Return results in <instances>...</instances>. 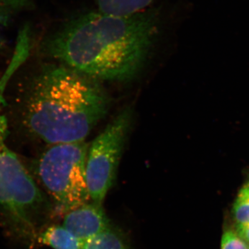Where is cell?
Returning <instances> with one entry per match:
<instances>
[{
    "instance_id": "obj_1",
    "label": "cell",
    "mask_w": 249,
    "mask_h": 249,
    "mask_svg": "<svg viewBox=\"0 0 249 249\" xmlns=\"http://www.w3.org/2000/svg\"><path fill=\"white\" fill-rule=\"evenodd\" d=\"M160 6L123 16L96 9L73 14L45 37L42 52L98 81H129L142 71L168 28Z\"/></svg>"
},
{
    "instance_id": "obj_2",
    "label": "cell",
    "mask_w": 249,
    "mask_h": 249,
    "mask_svg": "<svg viewBox=\"0 0 249 249\" xmlns=\"http://www.w3.org/2000/svg\"><path fill=\"white\" fill-rule=\"evenodd\" d=\"M22 107L29 133L55 145L85 141L107 114L110 98L98 80L62 64H49L31 80Z\"/></svg>"
},
{
    "instance_id": "obj_3",
    "label": "cell",
    "mask_w": 249,
    "mask_h": 249,
    "mask_svg": "<svg viewBox=\"0 0 249 249\" xmlns=\"http://www.w3.org/2000/svg\"><path fill=\"white\" fill-rule=\"evenodd\" d=\"M8 77L0 83V216L6 229L24 241L36 237V214L49 207L43 192L6 144L8 122L1 111L2 91Z\"/></svg>"
},
{
    "instance_id": "obj_4",
    "label": "cell",
    "mask_w": 249,
    "mask_h": 249,
    "mask_svg": "<svg viewBox=\"0 0 249 249\" xmlns=\"http://www.w3.org/2000/svg\"><path fill=\"white\" fill-rule=\"evenodd\" d=\"M88 148L85 141L51 145L34 165L37 179L65 213L91 201L86 178Z\"/></svg>"
},
{
    "instance_id": "obj_5",
    "label": "cell",
    "mask_w": 249,
    "mask_h": 249,
    "mask_svg": "<svg viewBox=\"0 0 249 249\" xmlns=\"http://www.w3.org/2000/svg\"><path fill=\"white\" fill-rule=\"evenodd\" d=\"M132 120V111H121L88 148L86 178L91 202L102 206L116 173Z\"/></svg>"
},
{
    "instance_id": "obj_6",
    "label": "cell",
    "mask_w": 249,
    "mask_h": 249,
    "mask_svg": "<svg viewBox=\"0 0 249 249\" xmlns=\"http://www.w3.org/2000/svg\"><path fill=\"white\" fill-rule=\"evenodd\" d=\"M102 206L90 201L65 213L62 226L83 242L111 227Z\"/></svg>"
},
{
    "instance_id": "obj_7",
    "label": "cell",
    "mask_w": 249,
    "mask_h": 249,
    "mask_svg": "<svg viewBox=\"0 0 249 249\" xmlns=\"http://www.w3.org/2000/svg\"><path fill=\"white\" fill-rule=\"evenodd\" d=\"M38 242L53 249H84L81 242L63 226L52 225L38 236Z\"/></svg>"
},
{
    "instance_id": "obj_8",
    "label": "cell",
    "mask_w": 249,
    "mask_h": 249,
    "mask_svg": "<svg viewBox=\"0 0 249 249\" xmlns=\"http://www.w3.org/2000/svg\"><path fill=\"white\" fill-rule=\"evenodd\" d=\"M159 0H94L98 11L107 14L128 15L157 6Z\"/></svg>"
},
{
    "instance_id": "obj_9",
    "label": "cell",
    "mask_w": 249,
    "mask_h": 249,
    "mask_svg": "<svg viewBox=\"0 0 249 249\" xmlns=\"http://www.w3.org/2000/svg\"><path fill=\"white\" fill-rule=\"evenodd\" d=\"M84 249H132L128 240L122 232L116 227L108 228L107 230L95 236L85 242Z\"/></svg>"
},
{
    "instance_id": "obj_10",
    "label": "cell",
    "mask_w": 249,
    "mask_h": 249,
    "mask_svg": "<svg viewBox=\"0 0 249 249\" xmlns=\"http://www.w3.org/2000/svg\"><path fill=\"white\" fill-rule=\"evenodd\" d=\"M33 6V0H0V24H6L21 11Z\"/></svg>"
},
{
    "instance_id": "obj_11",
    "label": "cell",
    "mask_w": 249,
    "mask_h": 249,
    "mask_svg": "<svg viewBox=\"0 0 249 249\" xmlns=\"http://www.w3.org/2000/svg\"><path fill=\"white\" fill-rule=\"evenodd\" d=\"M233 214L237 224H249V184L239 193L234 203Z\"/></svg>"
},
{
    "instance_id": "obj_12",
    "label": "cell",
    "mask_w": 249,
    "mask_h": 249,
    "mask_svg": "<svg viewBox=\"0 0 249 249\" xmlns=\"http://www.w3.org/2000/svg\"><path fill=\"white\" fill-rule=\"evenodd\" d=\"M222 249H249V246L237 232L228 231L222 236Z\"/></svg>"
},
{
    "instance_id": "obj_13",
    "label": "cell",
    "mask_w": 249,
    "mask_h": 249,
    "mask_svg": "<svg viewBox=\"0 0 249 249\" xmlns=\"http://www.w3.org/2000/svg\"><path fill=\"white\" fill-rule=\"evenodd\" d=\"M237 233L249 245V224H237Z\"/></svg>"
},
{
    "instance_id": "obj_14",
    "label": "cell",
    "mask_w": 249,
    "mask_h": 249,
    "mask_svg": "<svg viewBox=\"0 0 249 249\" xmlns=\"http://www.w3.org/2000/svg\"><path fill=\"white\" fill-rule=\"evenodd\" d=\"M3 45V40L2 37H1V34H0V49L1 48Z\"/></svg>"
}]
</instances>
